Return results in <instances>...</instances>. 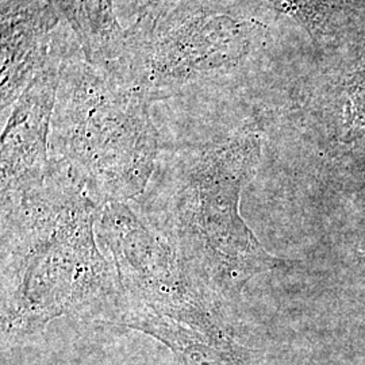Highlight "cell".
I'll list each match as a JSON object with an SVG mask.
<instances>
[{"label": "cell", "instance_id": "obj_1", "mask_svg": "<svg viewBox=\"0 0 365 365\" xmlns=\"http://www.w3.org/2000/svg\"><path fill=\"white\" fill-rule=\"evenodd\" d=\"M0 206L3 346L61 317L113 325L120 288L96 238L105 206L53 160L45 182Z\"/></svg>", "mask_w": 365, "mask_h": 365}, {"label": "cell", "instance_id": "obj_2", "mask_svg": "<svg viewBox=\"0 0 365 365\" xmlns=\"http://www.w3.org/2000/svg\"><path fill=\"white\" fill-rule=\"evenodd\" d=\"M261 158L253 126L200 141L161 143L138 215L178 255L195 287L221 309L249 280L291 262L267 252L240 212Z\"/></svg>", "mask_w": 365, "mask_h": 365}, {"label": "cell", "instance_id": "obj_3", "mask_svg": "<svg viewBox=\"0 0 365 365\" xmlns=\"http://www.w3.org/2000/svg\"><path fill=\"white\" fill-rule=\"evenodd\" d=\"M152 108L143 93L90 63L75 36L60 66L51 160L103 206L137 200L152 180L161 148Z\"/></svg>", "mask_w": 365, "mask_h": 365}, {"label": "cell", "instance_id": "obj_4", "mask_svg": "<svg viewBox=\"0 0 365 365\" xmlns=\"http://www.w3.org/2000/svg\"><path fill=\"white\" fill-rule=\"evenodd\" d=\"M252 49V24L235 0H179L101 68L155 106L220 91Z\"/></svg>", "mask_w": 365, "mask_h": 365}, {"label": "cell", "instance_id": "obj_5", "mask_svg": "<svg viewBox=\"0 0 365 365\" xmlns=\"http://www.w3.org/2000/svg\"><path fill=\"white\" fill-rule=\"evenodd\" d=\"M96 238L115 269L123 299L210 336L230 334L221 309L195 287L173 249L129 203L105 205Z\"/></svg>", "mask_w": 365, "mask_h": 365}, {"label": "cell", "instance_id": "obj_6", "mask_svg": "<svg viewBox=\"0 0 365 365\" xmlns=\"http://www.w3.org/2000/svg\"><path fill=\"white\" fill-rule=\"evenodd\" d=\"M66 26L51 61L22 92L1 133V196L24 194L45 182L51 168V130L60 66L69 41Z\"/></svg>", "mask_w": 365, "mask_h": 365}, {"label": "cell", "instance_id": "obj_7", "mask_svg": "<svg viewBox=\"0 0 365 365\" xmlns=\"http://www.w3.org/2000/svg\"><path fill=\"white\" fill-rule=\"evenodd\" d=\"M66 21L56 0H1V122L56 52Z\"/></svg>", "mask_w": 365, "mask_h": 365}, {"label": "cell", "instance_id": "obj_8", "mask_svg": "<svg viewBox=\"0 0 365 365\" xmlns=\"http://www.w3.org/2000/svg\"><path fill=\"white\" fill-rule=\"evenodd\" d=\"M113 325L134 329L160 341L179 365H261L256 353L230 334L210 336L123 298Z\"/></svg>", "mask_w": 365, "mask_h": 365}]
</instances>
